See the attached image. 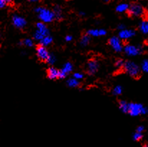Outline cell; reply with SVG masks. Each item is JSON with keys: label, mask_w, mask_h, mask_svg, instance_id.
<instances>
[{"label": "cell", "mask_w": 148, "mask_h": 147, "mask_svg": "<svg viewBox=\"0 0 148 147\" xmlns=\"http://www.w3.org/2000/svg\"><path fill=\"white\" fill-rule=\"evenodd\" d=\"M73 68V64L71 62H67L66 64H64L62 69L59 71V77H58V78H60V79H65L67 77V75L72 71Z\"/></svg>", "instance_id": "cell-9"}, {"label": "cell", "mask_w": 148, "mask_h": 147, "mask_svg": "<svg viewBox=\"0 0 148 147\" xmlns=\"http://www.w3.org/2000/svg\"><path fill=\"white\" fill-rule=\"evenodd\" d=\"M53 14L54 16H55V19L56 20H61L63 19V12L61 10V7L59 6H55L53 9Z\"/></svg>", "instance_id": "cell-15"}, {"label": "cell", "mask_w": 148, "mask_h": 147, "mask_svg": "<svg viewBox=\"0 0 148 147\" xmlns=\"http://www.w3.org/2000/svg\"><path fill=\"white\" fill-rule=\"evenodd\" d=\"M7 3L4 1V0H0V8H4L6 7Z\"/></svg>", "instance_id": "cell-31"}, {"label": "cell", "mask_w": 148, "mask_h": 147, "mask_svg": "<svg viewBox=\"0 0 148 147\" xmlns=\"http://www.w3.org/2000/svg\"><path fill=\"white\" fill-rule=\"evenodd\" d=\"M103 1H104V2H109V1H111V0H103Z\"/></svg>", "instance_id": "cell-36"}, {"label": "cell", "mask_w": 148, "mask_h": 147, "mask_svg": "<svg viewBox=\"0 0 148 147\" xmlns=\"http://www.w3.org/2000/svg\"><path fill=\"white\" fill-rule=\"evenodd\" d=\"M136 33L133 30H127L126 28L120 30L119 33V38L121 40H127L135 36Z\"/></svg>", "instance_id": "cell-11"}, {"label": "cell", "mask_w": 148, "mask_h": 147, "mask_svg": "<svg viewBox=\"0 0 148 147\" xmlns=\"http://www.w3.org/2000/svg\"><path fill=\"white\" fill-rule=\"evenodd\" d=\"M4 1H5L7 4H8V3H10L12 0H4Z\"/></svg>", "instance_id": "cell-35"}, {"label": "cell", "mask_w": 148, "mask_h": 147, "mask_svg": "<svg viewBox=\"0 0 148 147\" xmlns=\"http://www.w3.org/2000/svg\"><path fill=\"white\" fill-rule=\"evenodd\" d=\"M36 28H37V30H40V32L44 33L45 36H49V34H50L48 28H47V26H45V24L43 23V22H37V25H36Z\"/></svg>", "instance_id": "cell-14"}, {"label": "cell", "mask_w": 148, "mask_h": 147, "mask_svg": "<svg viewBox=\"0 0 148 147\" xmlns=\"http://www.w3.org/2000/svg\"><path fill=\"white\" fill-rule=\"evenodd\" d=\"M12 22L15 28L18 29H22L27 25V21L25 19L18 15H14L12 17Z\"/></svg>", "instance_id": "cell-8"}, {"label": "cell", "mask_w": 148, "mask_h": 147, "mask_svg": "<svg viewBox=\"0 0 148 147\" xmlns=\"http://www.w3.org/2000/svg\"><path fill=\"white\" fill-rule=\"evenodd\" d=\"M67 85L70 87H77L80 85V82L78 79H76L75 78H71L67 81Z\"/></svg>", "instance_id": "cell-19"}, {"label": "cell", "mask_w": 148, "mask_h": 147, "mask_svg": "<svg viewBox=\"0 0 148 147\" xmlns=\"http://www.w3.org/2000/svg\"><path fill=\"white\" fill-rule=\"evenodd\" d=\"M141 67H142V70L144 71V72H147L148 71V60L147 59H145L142 61Z\"/></svg>", "instance_id": "cell-25"}, {"label": "cell", "mask_w": 148, "mask_h": 147, "mask_svg": "<svg viewBox=\"0 0 148 147\" xmlns=\"http://www.w3.org/2000/svg\"><path fill=\"white\" fill-rule=\"evenodd\" d=\"M80 15H85V13H83V12H80Z\"/></svg>", "instance_id": "cell-37"}, {"label": "cell", "mask_w": 148, "mask_h": 147, "mask_svg": "<svg viewBox=\"0 0 148 147\" xmlns=\"http://www.w3.org/2000/svg\"><path fill=\"white\" fill-rule=\"evenodd\" d=\"M109 44L113 48L115 52H121L123 50V45L121 41V39L117 36H113L109 40Z\"/></svg>", "instance_id": "cell-5"}, {"label": "cell", "mask_w": 148, "mask_h": 147, "mask_svg": "<svg viewBox=\"0 0 148 147\" xmlns=\"http://www.w3.org/2000/svg\"><path fill=\"white\" fill-rule=\"evenodd\" d=\"M143 147H148L147 144H145V145H144V146H143Z\"/></svg>", "instance_id": "cell-38"}, {"label": "cell", "mask_w": 148, "mask_h": 147, "mask_svg": "<svg viewBox=\"0 0 148 147\" xmlns=\"http://www.w3.org/2000/svg\"><path fill=\"white\" fill-rule=\"evenodd\" d=\"M20 45H23V46H25L27 47H32L33 46V41L30 38H26L22 40V41L19 43Z\"/></svg>", "instance_id": "cell-23"}, {"label": "cell", "mask_w": 148, "mask_h": 147, "mask_svg": "<svg viewBox=\"0 0 148 147\" xmlns=\"http://www.w3.org/2000/svg\"><path fill=\"white\" fill-rule=\"evenodd\" d=\"M87 34L89 36H93V37H99V36H104L107 34V31L103 29H100V30H88Z\"/></svg>", "instance_id": "cell-13"}, {"label": "cell", "mask_w": 148, "mask_h": 147, "mask_svg": "<svg viewBox=\"0 0 148 147\" xmlns=\"http://www.w3.org/2000/svg\"><path fill=\"white\" fill-rule=\"evenodd\" d=\"M129 5L127 3H121L119 4V5H117V8H116V10L117 12H119V13H122V12H127L129 9Z\"/></svg>", "instance_id": "cell-17"}, {"label": "cell", "mask_w": 148, "mask_h": 147, "mask_svg": "<svg viewBox=\"0 0 148 147\" xmlns=\"http://www.w3.org/2000/svg\"><path fill=\"white\" fill-rule=\"evenodd\" d=\"M72 39H73L72 36H67L66 37H65V40H66L67 42L71 41V40H72Z\"/></svg>", "instance_id": "cell-33"}, {"label": "cell", "mask_w": 148, "mask_h": 147, "mask_svg": "<svg viewBox=\"0 0 148 147\" xmlns=\"http://www.w3.org/2000/svg\"><path fill=\"white\" fill-rule=\"evenodd\" d=\"M123 68H124L125 72L132 77L137 78L140 76L141 70L139 69V66L137 65L133 61H127L125 62Z\"/></svg>", "instance_id": "cell-2"}, {"label": "cell", "mask_w": 148, "mask_h": 147, "mask_svg": "<svg viewBox=\"0 0 148 147\" xmlns=\"http://www.w3.org/2000/svg\"><path fill=\"white\" fill-rule=\"evenodd\" d=\"M35 11L38 15L39 19L45 23H49L55 19L53 12L47 8L38 7L35 8Z\"/></svg>", "instance_id": "cell-1"}, {"label": "cell", "mask_w": 148, "mask_h": 147, "mask_svg": "<svg viewBox=\"0 0 148 147\" xmlns=\"http://www.w3.org/2000/svg\"><path fill=\"white\" fill-rule=\"evenodd\" d=\"M36 52H37V57L40 61H43V62H47L50 54L45 46H41V45L37 46L36 48Z\"/></svg>", "instance_id": "cell-7"}, {"label": "cell", "mask_w": 148, "mask_h": 147, "mask_svg": "<svg viewBox=\"0 0 148 147\" xmlns=\"http://www.w3.org/2000/svg\"><path fill=\"white\" fill-rule=\"evenodd\" d=\"M124 64H125V62H124L123 60L118 59L117 61H116L115 66L118 68H122L123 66H124Z\"/></svg>", "instance_id": "cell-28"}, {"label": "cell", "mask_w": 148, "mask_h": 147, "mask_svg": "<svg viewBox=\"0 0 148 147\" xmlns=\"http://www.w3.org/2000/svg\"><path fill=\"white\" fill-rule=\"evenodd\" d=\"M45 36H45L44 33H42V32H40V30H36V31L35 32L34 35H33V38H34L36 40H39V41H40L41 39H43Z\"/></svg>", "instance_id": "cell-22"}, {"label": "cell", "mask_w": 148, "mask_h": 147, "mask_svg": "<svg viewBox=\"0 0 148 147\" xmlns=\"http://www.w3.org/2000/svg\"><path fill=\"white\" fill-rule=\"evenodd\" d=\"M40 43L41 46H45V47L48 46L49 45H51L53 43V38L51 36H45L43 39L40 40Z\"/></svg>", "instance_id": "cell-16"}, {"label": "cell", "mask_w": 148, "mask_h": 147, "mask_svg": "<svg viewBox=\"0 0 148 147\" xmlns=\"http://www.w3.org/2000/svg\"><path fill=\"white\" fill-rule=\"evenodd\" d=\"M83 77H84L83 74H82V73H80V72H76L73 75V78H75L76 79H78V80L83 79Z\"/></svg>", "instance_id": "cell-29"}, {"label": "cell", "mask_w": 148, "mask_h": 147, "mask_svg": "<svg viewBox=\"0 0 148 147\" xmlns=\"http://www.w3.org/2000/svg\"><path fill=\"white\" fill-rule=\"evenodd\" d=\"M128 113L132 116H137L139 115H145L147 113V108L139 103H129Z\"/></svg>", "instance_id": "cell-3"}, {"label": "cell", "mask_w": 148, "mask_h": 147, "mask_svg": "<svg viewBox=\"0 0 148 147\" xmlns=\"http://www.w3.org/2000/svg\"><path fill=\"white\" fill-rule=\"evenodd\" d=\"M118 29L119 30H124V29H125V25H123V24H120V25H119Z\"/></svg>", "instance_id": "cell-32"}, {"label": "cell", "mask_w": 148, "mask_h": 147, "mask_svg": "<svg viewBox=\"0 0 148 147\" xmlns=\"http://www.w3.org/2000/svg\"><path fill=\"white\" fill-rule=\"evenodd\" d=\"M139 29H140L141 32L144 34H147L148 33V22L147 21L145 20L142 21L140 23L139 26Z\"/></svg>", "instance_id": "cell-21"}, {"label": "cell", "mask_w": 148, "mask_h": 147, "mask_svg": "<svg viewBox=\"0 0 148 147\" xmlns=\"http://www.w3.org/2000/svg\"><path fill=\"white\" fill-rule=\"evenodd\" d=\"M144 131H145V127H144L143 126H139L137 128L136 132L142 133Z\"/></svg>", "instance_id": "cell-30"}, {"label": "cell", "mask_w": 148, "mask_h": 147, "mask_svg": "<svg viewBox=\"0 0 148 147\" xmlns=\"http://www.w3.org/2000/svg\"><path fill=\"white\" fill-rule=\"evenodd\" d=\"M128 14L132 17H140L145 13V9L141 5L137 3H133L129 6Z\"/></svg>", "instance_id": "cell-4"}, {"label": "cell", "mask_w": 148, "mask_h": 147, "mask_svg": "<svg viewBox=\"0 0 148 147\" xmlns=\"http://www.w3.org/2000/svg\"><path fill=\"white\" fill-rule=\"evenodd\" d=\"M28 1L30 2H39L40 0H28Z\"/></svg>", "instance_id": "cell-34"}, {"label": "cell", "mask_w": 148, "mask_h": 147, "mask_svg": "<svg viewBox=\"0 0 148 147\" xmlns=\"http://www.w3.org/2000/svg\"><path fill=\"white\" fill-rule=\"evenodd\" d=\"M140 1H142V0H140Z\"/></svg>", "instance_id": "cell-39"}, {"label": "cell", "mask_w": 148, "mask_h": 147, "mask_svg": "<svg viewBox=\"0 0 148 147\" xmlns=\"http://www.w3.org/2000/svg\"><path fill=\"white\" fill-rule=\"evenodd\" d=\"M91 40V36H89L88 34L83 35L81 37L80 40V44L81 46H86L89 44Z\"/></svg>", "instance_id": "cell-18"}, {"label": "cell", "mask_w": 148, "mask_h": 147, "mask_svg": "<svg viewBox=\"0 0 148 147\" xmlns=\"http://www.w3.org/2000/svg\"><path fill=\"white\" fill-rule=\"evenodd\" d=\"M55 61H56V58H55V56H53V54H50V56H49L48 59H47V62L49 64L53 65V64H55Z\"/></svg>", "instance_id": "cell-27"}, {"label": "cell", "mask_w": 148, "mask_h": 147, "mask_svg": "<svg viewBox=\"0 0 148 147\" xmlns=\"http://www.w3.org/2000/svg\"><path fill=\"white\" fill-rule=\"evenodd\" d=\"M128 104L129 103H127L125 100H121L119 103V109L125 113H128Z\"/></svg>", "instance_id": "cell-20"}, {"label": "cell", "mask_w": 148, "mask_h": 147, "mask_svg": "<svg viewBox=\"0 0 148 147\" xmlns=\"http://www.w3.org/2000/svg\"><path fill=\"white\" fill-rule=\"evenodd\" d=\"M47 77L52 80L58 79L59 77V70H58L55 67H50L47 70Z\"/></svg>", "instance_id": "cell-12"}, {"label": "cell", "mask_w": 148, "mask_h": 147, "mask_svg": "<svg viewBox=\"0 0 148 147\" xmlns=\"http://www.w3.org/2000/svg\"><path fill=\"white\" fill-rule=\"evenodd\" d=\"M143 138V135H142V133H138L136 132L135 134L133 135V139L134 141H140L142 138Z\"/></svg>", "instance_id": "cell-26"}, {"label": "cell", "mask_w": 148, "mask_h": 147, "mask_svg": "<svg viewBox=\"0 0 148 147\" xmlns=\"http://www.w3.org/2000/svg\"><path fill=\"white\" fill-rule=\"evenodd\" d=\"M99 63L96 60H90L87 64V71L89 75H93L97 72L99 69Z\"/></svg>", "instance_id": "cell-10"}, {"label": "cell", "mask_w": 148, "mask_h": 147, "mask_svg": "<svg viewBox=\"0 0 148 147\" xmlns=\"http://www.w3.org/2000/svg\"><path fill=\"white\" fill-rule=\"evenodd\" d=\"M122 93V87L121 86H117L114 88L112 94L114 95H119Z\"/></svg>", "instance_id": "cell-24"}, {"label": "cell", "mask_w": 148, "mask_h": 147, "mask_svg": "<svg viewBox=\"0 0 148 147\" xmlns=\"http://www.w3.org/2000/svg\"><path fill=\"white\" fill-rule=\"evenodd\" d=\"M125 54L129 56H135L142 54V48L139 46H135L133 45H127L124 48Z\"/></svg>", "instance_id": "cell-6"}]
</instances>
